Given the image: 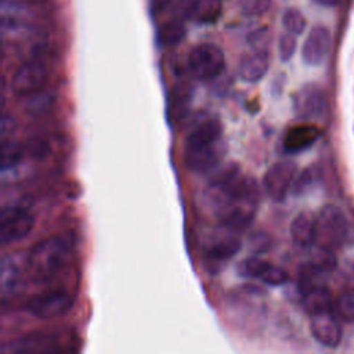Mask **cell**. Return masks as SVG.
<instances>
[{
    "instance_id": "cell-10",
    "label": "cell",
    "mask_w": 354,
    "mask_h": 354,
    "mask_svg": "<svg viewBox=\"0 0 354 354\" xmlns=\"http://www.w3.org/2000/svg\"><path fill=\"white\" fill-rule=\"evenodd\" d=\"M47 80V68L39 59H30L22 64L11 80L12 93L17 97H26L43 88Z\"/></svg>"
},
{
    "instance_id": "cell-19",
    "label": "cell",
    "mask_w": 354,
    "mask_h": 354,
    "mask_svg": "<svg viewBox=\"0 0 354 354\" xmlns=\"http://www.w3.org/2000/svg\"><path fill=\"white\" fill-rule=\"evenodd\" d=\"M290 238L300 248H310L315 243L317 216L308 210H303L295 216L290 223Z\"/></svg>"
},
{
    "instance_id": "cell-33",
    "label": "cell",
    "mask_w": 354,
    "mask_h": 354,
    "mask_svg": "<svg viewBox=\"0 0 354 354\" xmlns=\"http://www.w3.org/2000/svg\"><path fill=\"white\" fill-rule=\"evenodd\" d=\"M271 245H272V241H271V236L267 232L260 231V232H256L254 235L250 236L249 246H250L252 252H254L256 254L267 252L271 248Z\"/></svg>"
},
{
    "instance_id": "cell-26",
    "label": "cell",
    "mask_w": 354,
    "mask_h": 354,
    "mask_svg": "<svg viewBox=\"0 0 354 354\" xmlns=\"http://www.w3.org/2000/svg\"><path fill=\"white\" fill-rule=\"evenodd\" d=\"M268 266H270V263L260 259L259 256H249L238 263L236 274L242 278L260 279Z\"/></svg>"
},
{
    "instance_id": "cell-21",
    "label": "cell",
    "mask_w": 354,
    "mask_h": 354,
    "mask_svg": "<svg viewBox=\"0 0 354 354\" xmlns=\"http://www.w3.org/2000/svg\"><path fill=\"white\" fill-rule=\"evenodd\" d=\"M223 14V0H194L187 18L195 24H214Z\"/></svg>"
},
{
    "instance_id": "cell-7",
    "label": "cell",
    "mask_w": 354,
    "mask_h": 354,
    "mask_svg": "<svg viewBox=\"0 0 354 354\" xmlns=\"http://www.w3.org/2000/svg\"><path fill=\"white\" fill-rule=\"evenodd\" d=\"M35 225V217L21 206H6L0 214V242L7 246L22 241Z\"/></svg>"
},
{
    "instance_id": "cell-30",
    "label": "cell",
    "mask_w": 354,
    "mask_h": 354,
    "mask_svg": "<svg viewBox=\"0 0 354 354\" xmlns=\"http://www.w3.org/2000/svg\"><path fill=\"white\" fill-rule=\"evenodd\" d=\"M297 40L296 35L290 32H285L278 39V55L282 62H288L292 59L295 51H296Z\"/></svg>"
},
{
    "instance_id": "cell-5",
    "label": "cell",
    "mask_w": 354,
    "mask_h": 354,
    "mask_svg": "<svg viewBox=\"0 0 354 354\" xmlns=\"http://www.w3.org/2000/svg\"><path fill=\"white\" fill-rule=\"evenodd\" d=\"M227 142L221 137L216 141L185 145L184 147V162L188 170L194 173H210L216 169L224 156L227 155Z\"/></svg>"
},
{
    "instance_id": "cell-25",
    "label": "cell",
    "mask_w": 354,
    "mask_h": 354,
    "mask_svg": "<svg viewBox=\"0 0 354 354\" xmlns=\"http://www.w3.org/2000/svg\"><path fill=\"white\" fill-rule=\"evenodd\" d=\"M310 264L322 274L333 271L337 266V259L335 256V250L315 245V248L311 253V257H310Z\"/></svg>"
},
{
    "instance_id": "cell-3",
    "label": "cell",
    "mask_w": 354,
    "mask_h": 354,
    "mask_svg": "<svg viewBox=\"0 0 354 354\" xmlns=\"http://www.w3.org/2000/svg\"><path fill=\"white\" fill-rule=\"evenodd\" d=\"M347 232L348 225L343 212L335 205H325L317 216L314 245L336 250L346 242Z\"/></svg>"
},
{
    "instance_id": "cell-24",
    "label": "cell",
    "mask_w": 354,
    "mask_h": 354,
    "mask_svg": "<svg viewBox=\"0 0 354 354\" xmlns=\"http://www.w3.org/2000/svg\"><path fill=\"white\" fill-rule=\"evenodd\" d=\"M185 37V26L181 19L165 22L158 32V39L163 46H176Z\"/></svg>"
},
{
    "instance_id": "cell-37",
    "label": "cell",
    "mask_w": 354,
    "mask_h": 354,
    "mask_svg": "<svg viewBox=\"0 0 354 354\" xmlns=\"http://www.w3.org/2000/svg\"><path fill=\"white\" fill-rule=\"evenodd\" d=\"M28 3H33V4H37V3H43V1H47V0H25Z\"/></svg>"
},
{
    "instance_id": "cell-8",
    "label": "cell",
    "mask_w": 354,
    "mask_h": 354,
    "mask_svg": "<svg viewBox=\"0 0 354 354\" xmlns=\"http://www.w3.org/2000/svg\"><path fill=\"white\" fill-rule=\"evenodd\" d=\"M73 306V297L65 290H47L28 301V310L40 319H53L65 315Z\"/></svg>"
},
{
    "instance_id": "cell-15",
    "label": "cell",
    "mask_w": 354,
    "mask_h": 354,
    "mask_svg": "<svg viewBox=\"0 0 354 354\" xmlns=\"http://www.w3.org/2000/svg\"><path fill=\"white\" fill-rule=\"evenodd\" d=\"M270 68V54L267 48H254L253 53L243 57L239 68L238 76L245 83H257L260 82Z\"/></svg>"
},
{
    "instance_id": "cell-29",
    "label": "cell",
    "mask_w": 354,
    "mask_h": 354,
    "mask_svg": "<svg viewBox=\"0 0 354 354\" xmlns=\"http://www.w3.org/2000/svg\"><path fill=\"white\" fill-rule=\"evenodd\" d=\"M335 311L340 319L353 324L354 322V292H344L339 295V297L335 301Z\"/></svg>"
},
{
    "instance_id": "cell-23",
    "label": "cell",
    "mask_w": 354,
    "mask_h": 354,
    "mask_svg": "<svg viewBox=\"0 0 354 354\" xmlns=\"http://www.w3.org/2000/svg\"><path fill=\"white\" fill-rule=\"evenodd\" d=\"M54 102H55V95L51 91H44L41 88V90L25 97L24 109L29 115L39 116V115L48 112L53 108Z\"/></svg>"
},
{
    "instance_id": "cell-36",
    "label": "cell",
    "mask_w": 354,
    "mask_h": 354,
    "mask_svg": "<svg viewBox=\"0 0 354 354\" xmlns=\"http://www.w3.org/2000/svg\"><path fill=\"white\" fill-rule=\"evenodd\" d=\"M314 1L322 7H335L339 3V0H314Z\"/></svg>"
},
{
    "instance_id": "cell-9",
    "label": "cell",
    "mask_w": 354,
    "mask_h": 354,
    "mask_svg": "<svg viewBox=\"0 0 354 354\" xmlns=\"http://www.w3.org/2000/svg\"><path fill=\"white\" fill-rule=\"evenodd\" d=\"M296 171V163L290 160L278 162L270 166L263 177V187L266 189V194L274 202H282L289 194L290 188H293Z\"/></svg>"
},
{
    "instance_id": "cell-35",
    "label": "cell",
    "mask_w": 354,
    "mask_h": 354,
    "mask_svg": "<svg viewBox=\"0 0 354 354\" xmlns=\"http://www.w3.org/2000/svg\"><path fill=\"white\" fill-rule=\"evenodd\" d=\"M15 120L8 116V115H4L1 118V127H0V133H1V141H6V140H10L14 130H15Z\"/></svg>"
},
{
    "instance_id": "cell-2",
    "label": "cell",
    "mask_w": 354,
    "mask_h": 354,
    "mask_svg": "<svg viewBox=\"0 0 354 354\" xmlns=\"http://www.w3.org/2000/svg\"><path fill=\"white\" fill-rule=\"evenodd\" d=\"M71 243L65 236H50L36 243L26 256V268L33 278L47 281L54 277L66 263Z\"/></svg>"
},
{
    "instance_id": "cell-32",
    "label": "cell",
    "mask_w": 354,
    "mask_h": 354,
    "mask_svg": "<svg viewBox=\"0 0 354 354\" xmlns=\"http://www.w3.org/2000/svg\"><path fill=\"white\" fill-rule=\"evenodd\" d=\"M288 279H289L288 272H286L283 268H281V267H278V266H274V264H271V263H270V266L266 268L264 274H263L261 278H260V281H263L264 283H267V285H270V286H279V285H283V283L288 282Z\"/></svg>"
},
{
    "instance_id": "cell-20",
    "label": "cell",
    "mask_w": 354,
    "mask_h": 354,
    "mask_svg": "<svg viewBox=\"0 0 354 354\" xmlns=\"http://www.w3.org/2000/svg\"><path fill=\"white\" fill-rule=\"evenodd\" d=\"M29 18L25 8L12 0L1 1V30L3 36H17L28 29Z\"/></svg>"
},
{
    "instance_id": "cell-4",
    "label": "cell",
    "mask_w": 354,
    "mask_h": 354,
    "mask_svg": "<svg viewBox=\"0 0 354 354\" xmlns=\"http://www.w3.org/2000/svg\"><path fill=\"white\" fill-rule=\"evenodd\" d=\"M188 71L198 80H214L225 68V57L221 47L213 43H201L188 54Z\"/></svg>"
},
{
    "instance_id": "cell-1",
    "label": "cell",
    "mask_w": 354,
    "mask_h": 354,
    "mask_svg": "<svg viewBox=\"0 0 354 354\" xmlns=\"http://www.w3.org/2000/svg\"><path fill=\"white\" fill-rule=\"evenodd\" d=\"M259 199L260 191L256 180L241 174L225 185V199L213 214L220 225L239 232L253 223Z\"/></svg>"
},
{
    "instance_id": "cell-27",
    "label": "cell",
    "mask_w": 354,
    "mask_h": 354,
    "mask_svg": "<svg viewBox=\"0 0 354 354\" xmlns=\"http://www.w3.org/2000/svg\"><path fill=\"white\" fill-rule=\"evenodd\" d=\"M3 142V149H1V169L3 171L11 170L19 165V162L24 158V147L17 142L10 140L1 141Z\"/></svg>"
},
{
    "instance_id": "cell-34",
    "label": "cell",
    "mask_w": 354,
    "mask_h": 354,
    "mask_svg": "<svg viewBox=\"0 0 354 354\" xmlns=\"http://www.w3.org/2000/svg\"><path fill=\"white\" fill-rule=\"evenodd\" d=\"M25 149L29 152L30 156L37 158V159H43L48 153V151H50L48 144L46 141L37 140V138L32 140L29 144H26Z\"/></svg>"
},
{
    "instance_id": "cell-12",
    "label": "cell",
    "mask_w": 354,
    "mask_h": 354,
    "mask_svg": "<svg viewBox=\"0 0 354 354\" xmlns=\"http://www.w3.org/2000/svg\"><path fill=\"white\" fill-rule=\"evenodd\" d=\"M293 111L301 120L319 119L326 111V100L321 88L314 84L303 86L293 98Z\"/></svg>"
},
{
    "instance_id": "cell-11",
    "label": "cell",
    "mask_w": 354,
    "mask_h": 354,
    "mask_svg": "<svg viewBox=\"0 0 354 354\" xmlns=\"http://www.w3.org/2000/svg\"><path fill=\"white\" fill-rule=\"evenodd\" d=\"M332 47V36L326 26L315 25L310 29L303 47H301V58L304 64L310 66H317L325 62L330 53Z\"/></svg>"
},
{
    "instance_id": "cell-18",
    "label": "cell",
    "mask_w": 354,
    "mask_h": 354,
    "mask_svg": "<svg viewBox=\"0 0 354 354\" xmlns=\"http://www.w3.org/2000/svg\"><path fill=\"white\" fill-rule=\"evenodd\" d=\"M319 129L311 123H301L290 127L283 138V148L289 153H296L310 148L319 137Z\"/></svg>"
},
{
    "instance_id": "cell-16",
    "label": "cell",
    "mask_w": 354,
    "mask_h": 354,
    "mask_svg": "<svg viewBox=\"0 0 354 354\" xmlns=\"http://www.w3.org/2000/svg\"><path fill=\"white\" fill-rule=\"evenodd\" d=\"M221 137H223V124L217 118L212 115L199 116V119H196L195 123L191 126L185 137L184 147L216 141Z\"/></svg>"
},
{
    "instance_id": "cell-28",
    "label": "cell",
    "mask_w": 354,
    "mask_h": 354,
    "mask_svg": "<svg viewBox=\"0 0 354 354\" xmlns=\"http://www.w3.org/2000/svg\"><path fill=\"white\" fill-rule=\"evenodd\" d=\"M282 25L286 32H290V33L299 36L304 32L307 21L299 8L289 7L282 14Z\"/></svg>"
},
{
    "instance_id": "cell-22",
    "label": "cell",
    "mask_w": 354,
    "mask_h": 354,
    "mask_svg": "<svg viewBox=\"0 0 354 354\" xmlns=\"http://www.w3.org/2000/svg\"><path fill=\"white\" fill-rule=\"evenodd\" d=\"M301 306L310 317L319 313L330 311L333 306L332 296L326 288L317 285L301 293Z\"/></svg>"
},
{
    "instance_id": "cell-13",
    "label": "cell",
    "mask_w": 354,
    "mask_h": 354,
    "mask_svg": "<svg viewBox=\"0 0 354 354\" xmlns=\"http://www.w3.org/2000/svg\"><path fill=\"white\" fill-rule=\"evenodd\" d=\"M310 330L313 337L322 346L335 348L340 344L343 337V329L339 317L330 311L311 315Z\"/></svg>"
},
{
    "instance_id": "cell-17",
    "label": "cell",
    "mask_w": 354,
    "mask_h": 354,
    "mask_svg": "<svg viewBox=\"0 0 354 354\" xmlns=\"http://www.w3.org/2000/svg\"><path fill=\"white\" fill-rule=\"evenodd\" d=\"M1 351L14 353V354H26V353H50L55 351V336L54 335H30L21 337L6 344Z\"/></svg>"
},
{
    "instance_id": "cell-6",
    "label": "cell",
    "mask_w": 354,
    "mask_h": 354,
    "mask_svg": "<svg viewBox=\"0 0 354 354\" xmlns=\"http://www.w3.org/2000/svg\"><path fill=\"white\" fill-rule=\"evenodd\" d=\"M242 246L236 231L224 225L212 231L203 241V256L207 266H220L234 257Z\"/></svg>"
},
{
    "instance_id": "cell-31",
    "label": "cell",
    "mask_w": 354,
    "mask_h": 354,
    "mask_svg": "<svg viewBox=\"0 0 354 354\" xmlns=\"http://www.w3.org/2000/svg\"><path fill=\"white\" fill-rule=\"evenodd\" d=\"M188 88L187 87H178L176 94L171 97V104H173L171 105V112L176 113L177 119L185 116V113H187L189 100H191V94H189Z\"/></svg>"
},
{
    "instance_id": "cell-14",
    "label": "cell",
    "mask_w": 354,
    "mask_h": 354,
    "mask_svg": "<svg viewBox=\"0 0 354 354\" xmlns=\"http://www.w3.org/2000/svg\"><path fill=\"white\" fill-rule=\"evenodd\" d=\"M1 293L4 297H14L24 292V266L22 257L19 256H6L1 260Z\"/></svg>"
}]
</instances>
